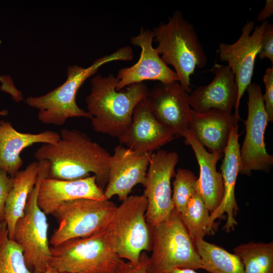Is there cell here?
<instances>
[{
	"label": "cell",
	"instance_id": "obj_7",
	"mask_svg": "<svg viewBox=\"0 0 273 273\" xmlns=\"http://www.w3.org/2000/svg\"><path fill=\"white\" fill-rule=\"evenodd\" d=\"M105 229L51 246L50 266L66 273H114L123 260L111 248Z\"/></svg>",
	"mask_w": 273,
	"mask_h": 273
},
{
	"label": "cell",
	"instance_id": "obj_1",
	"mask_svg": "<svg viewBox=\"0 0 273 273\" xmlns=\"http://www.w3.org/2000/svg\"><path fill=\"white\" fill-rule=\"evenodd\" d=\"M59 134L57 143L42 144L34 155L38 161L49 162L48 177L73 180L93 173L98 185L104 190L108 179L109 152L79 130L63 128Z\"/></svg>",
	"mask_w": 273,
	"mask_h": 273
},
{
	"label": "cell",
	"instance_id": "obj_5",
	"mask_svg": "<svg viewBox=\"0 0 273 273\" xmlns=\"http://www.w3.org/2000/svg\"><path fill=\"white\" fill-rule=\"evenodd\" d=\"M150 228L152 254L147 273H166L175 268L203 269L195 245L175 208L167 218Z\"/></svg>",
	"mask_w": 273,
	"mask_h": 273
},
{
	"label": "cell",
	"instance_id": "obj_12",
	"mask_svg": "<svg viewBox=\"0 0 273 273\" xmlns=\"http://www.w3.org/2000/svg\"><path fill=\"white\" fill-rule=\"evenodd\" d=\"M178 162L174 151L159 150L151 155L143 194L147 201L146 219L150 228L167 218L174 209L171 179Z\"/></svg>",
	"mask_w": 273,
	"mask_h": 273
},
{
	"label": "cell",
	"instance_id": "obj_30",
	"mask_svg": "<svg viewBox=\"0 0 273 273\" xmlns=\"http://www.w3.org/2000/svg\"><path fill=\"white\" fill-rule=\"evenodd\" d=\"M149 256L143 252L139 261L136 263L123 260L120 263L114 273H147Z\"/></svg>",
	"mask_w": 273,
	"mask_h": 273
},
{
	"label": "cell",
	"instance_id": "obj_15",
	"mask_svg": "<svg viewBox=\"0 0 273 273\" xmlns=\"http://www.w3.org/2000/svg\"><path fill=\"white\" fill-rule=\"evenodd\" d=\"M152 154H139L121 145L115 147L110 158L108 179L104 190L106 198L109 200L117 196L122 201L135 186H144Z\"/></svg>",
	"mask_w": 273,
	"mask_h": 273
},
{
	"label": "cell",
	"instance_id": "obj_6",
	"mask_svg": "<svg viewBox=\"0 0 273 273\" xmlns=\"http://www.w3.org/2000/svg\"><path fill=\"white\" fill-rule=\"evenodd\" d=\"M144 195L128 196L116 208L105 229L108 243L122 259L136 263L143 252L151 251L152 235L145 213Z\"/></svg>",
	"mask_w": 273,
	"mask_h": 273
},
{
	"label": "cell",
	"instance_id": "obj_23",
	"mask_svg": "<svg viewBox=\"0 0 273 273\" xmlns=\"http://www.w3.org/2000/svg\"><path fill=\"white\" fill-rule=\"evenodd\" d=\"M38 162L34 161L13 177V186L8 195L5 204V218L9 237L14 240L17 221L24 214L29 195L37 179Z\"/></svg>",
	"mask_w": 273,
	"mask_h": 273
},
{
	"label": "cell",
	"instance_id": "obj_20",
	"mask_svg": "<svg viewBox=\"0 0 273 273\" xmlns=\"http://www.w3.org/2000/svg\"><path fill=\"white\" fill-rule=\"evenodd\" d=\"M239 120L234 114L214 109L198 112L191 108L188 129L209 152L223 153L231 131Z\"/></svg>",
	"mask_w": 273,
	"mask_h": 273
},
{
	"label": "cell",
	"instance_id": "obj_25",
	"mask_svg": "<svg viewBox=\"0 0 273 273\" xmlns=\"http://www.w3.org/2000/svg\"><path fill=\"white\" fill-rule=\"evenodd\" d=\"M246 273H273V242H249L234 249Z\"/></svg>",
	"mask_w": 273,
	"mask_h": 273
},
{
	"label": "cell",
	"instance_id": "obj_16",
	"mask_svg": "<svg viewBox=\"0 0 273 273\" xmlns=\"http://www.w3.org/2000/svg\"><path fill=\"white\" fill-rule=\"evenodd\" d=\"M175 138L172 130L156 119L146 99L135 107L130 123L118 139L120 145L143 154L153 153Z\"/></svg>",
	"mask_w": 273,
	"mask_h": 273
},
{
	"label": "cell",
	"instance_id": "obj_31",
	"mask_svg": "<svg viewBox=\"0 0 273 273\" xmlns=\"http://www.w3.org/2000/svg\"><path fill=\"white\" fill-rule=\"evenodd\" d=\"M260 60L268 59L273 63V25L268 23L263 32L261 46L258 54Z\"/></svg>",
	"mask_w": 273,
	"mask_h": 273
},
{
	"label": "cell",
	"instance_id": "obj_35",
	"mask_svg": "<svg viewBox=\"0 0 273 273\" xmlns=\"http://www.w3.org/2000/svg\"><path fill=\"white\" fill-rule=\"evenodd\" d=\"M1 43V41H0ZM3 77H0V81L2 82V84H4L5 82L6 81L7 79V77L5 76V78H3ZM8 114V111L6 110H3L0 111V116H6Z\"/></svg>",
	"mask_w": 273,
	"mask_h": 273
},
{
	"label": "cell",
	"instance_id": "obj_8",
	"mask_svg": "<svg viewBox=\"0 0 273 273\" xmlns=\"http://www.w3.org/2000/svg\"><path fill=\"white\" fill-rule=\"evenodd\" d=\"M36 184L27 199L24 214L16 222L14 240L22 247L26 265L32 273H44L50 266L51 251L46 214L39 207L37 198L41 180L48 177L50 163L38 161Z\"/></svg>",
	"mask_w": 273,
	"mask_h": 273
},
{
	"label": "cell",
	"instance_id": "obj_13",
	"mask_svg": "<svg viewBox=\"0 0 273 273\" xmlns=\"http://www.w3.org/2000/svg\"><path fill=\"white\" fill-rule=\"evenodd\" d=\"M153 31L143 27L141 28L138 35L130 38L133 45L141 49L140 57L134 65L118 71L116 76L118 80L117 90L146 80L164 83L178 81L176 73L164 62L153 48Z\"/></svg>",
	"mask_w": 273,
	"mask_h": 273
},
{
	"label": "cell",
	"instance_id": "obj_26",
	"mask_svg": "<svg viewBox=\"0 0 273 273\" xmlns=\"http://www.w3.org/2000/svg\"><path fill=\"white\" fill-rule=\"evenodd\" d=\"M179 214L194 243L214 233V226L210 223V211L199 189L190 200L185 211Z\"/></svg>",
	"mask_w": 273,
	"mask_h": 273
},
{
	"label": "cell",
	"instance_id": "obj_36",
	"mask_svg": "<svg viewBox=\"0 0 273 273\" xmlns=\"http://www.w3.org/2000/svg\"><path fill=\"white\" fill-rule=\"evenodd\" d=\"M44 273H66V272L59 271L56 270V269L53 268L50 266H49Z\"/></svg>",
	"mask_w": 273,
	"mask_h": 273
},
{
	"label": "cell",
	"instance_id": "obj_14",
	"mask_svg": "<svg viewBox=\"0 0 273 273\" xmlns=\"http://www.w3.org/2000/svg\"><path fill=\"white\" fill-rule=\"evenodd\" d=\"M189 93L178 81L158 82L149 90L147 100L156 119L169 128L176 137L189 129L191 108Z\"/></svg>",
	"mask_w": 273,
	"mask_h": 273
},
{
	"label": "cell",
	"instance_id": "obj_9",
	"mask_svg": "<svg viewBox=\"0 0 273 273\" xmlns=\"http://www.w3.org/2000/svg\"><path fill=\"white\" fill-rule=\"evenodd\" d=\"M116 207L108 199H81L63 203L52 214L58 226L49 243L55 247L68 240L89 237L103 230Z\"/></svg>",
	"mask_w": 273,
	"mask_h": 273
},
{
	"label": "cell",
	"instance_id": "obj_11",
	"mask_svg": "<svg viewBox=\"0 0 273 273\" xmlns=\"http://www.w3.org/2000/svg\"><path fill=\"white\" fill-rule=\"evenodd\" d=\"M268 21L255 26L252 20H247L243 26L239 38L233 43H220L217 52L220 61L226 62L234 74L238 94L235 106V116L239 119L241 99L251 83L256 58L261 46L264 30Z\"/></svg>",
	"mask_w": 273,
	"mask_h": 273
},
{
	"label": "cell",
	"instance_id": "obj_22",
	"mask_svg": "<svg viewBox=\"0 0 273 273\" xmlns=\"http://www.w3.org/2000/svg\"><path fill=\"white\" fill-rule=\"evenodd\" d=\"M185 143L191 146L199 166V191L210 212L220 204L224 188L222 175L216 170V164L222 153L208 152L188 129L185 133Z\"/></svg>",
	"mask_w": 273,
	"mask_h": 273
},
{
	"label": "cell",
	"instance_id": "obj_28",
	"mask_svg": "<svg viewBox=\"0 0 273 273\" xmlns=\"http://www.w3.org/2000/svg\"><path fill=\"white\" fill-rule=\"evenodd\" d=\"M174 177L172 200L174 208L181 213L198 191V177L192 171L180 168L177 169Z\"/></svg>",
	"mask_w": 273,
	"mask_h": 273
},
{
	"label": "cell",
	"instance_id": "obj_10",
	"mask_svg": "<svg viewBox=\"0 0 273 273\" xmlns=\"http://www.w3.org/2000/svg\"><path fill=\"white\" fill-rule=\"evenodd\" d=\"M248 115L245 121L246 134L240 148L241 174L250 175L252 171L268 172L273 165L264 142L268 122L260 84L253 82L247 87Z\"/></svg>",
	"mask_w": 273,
	"mask_h": 273
},
{
	"label": "cell",
	"instance_id": "obj_18",
	"mask_svg": "<svg viewBox=\"0 0 273 273\" xmlns=\"http://www.w3.org/2000/svg\"><path fill=\"white\" fill-rule=\"evenodd\" d=\"M210 71L214 74L212 80L189 95L190 106L198 112L214 109L232 113L238 94L234 74L228 65L217 62Z\"/></svg>",
	"mask_w": 273,
	"mask_h": 273
},
{
	"label": "cell",
	"instance_id": "obj_33",
	"mask_svg": "<svg viewBox=\"0 0 273 273\" xmlns=\"http://www.w3.org/2000/svg\"><path fill=\"white\" fill-rule=\"evenodd\" d=\"M273 14V1L266 0L264 8L257 16L256 20L263 22L267 20Z\"/></svg>",
	"mask_w": 273,
	"mask_h": 273
},
{
	"label": "cell",
	"instance_id": "obj_29",
	"mask_svg": "<svg viewBox=\"0 0 273 273\" xmlns=\"http://www.w3.org/2000/svg\"><path fill=\"white\" fill-rule=\"evenodd\" d=\"M265 93L263 95L265 109L268 122L273 121V67L267 68L263 77Z\"/></svg>",
	"mask_w": 273,
	"mask_h": 273
},
{
	"label": "cell",
	"instance_id": "obj_32",
	"mask_svg": "<svg viewBox=\"0 0 273 273\" xmlns=\"http://www.w3.org/2000/svg\"><path fill=\"white\" fill-rule=\"evenodd\" d=\"M13 183V177L0 169V222L5 220L6 201Z\"/></svg>",
	"mask_w": 273,
	"mask_h": 273
},
{
	"label": "cell",
	"instance_id": "obj_19",
	"mask_svg": "<svg viewBox=\"0 0 273 273\" xmlns=\"http://www.w3.org/2000/svg\"><path fill=\"white\" fill-rule=\"evenodd\" d=\"M239 136V126L236 124L231 131L220 167L224 188L223 199L219 206L210 212V216L211 224L214 226L215 220L226 213V220L223 230L228 233L233 231L238 224L235 218L239 210L235 197V186L241 168Z\"/></svg>",
	"mask_w": 273,
	"mask_h": 273
},
{
	"label": "cell",
	"instance_id": "obj_24",
	"mask_svg": "<svg viewBox=\"0 0 273 273\" xmlns=\"http://www.w3.org/2000/svg\"><path fill=\"white\" fill-rule=\"evenodd\" d=\"M203 269L210 273H246L239 257L223 248L201 239L195 242Z\"/></svg>",
	"mask_w": 273,
	"mask_h": 273
},
{
	"label": "cell",
	"instance_id": "obj_27",
	"mask_svg": "<svg viewBox=\"0 0 273 273\" xmlns=\"http://www.w3.org/2000/svg\"><path fill=\"white\" fill-rule=\"evenodd\" d=\"M0 273H32L26 265L21 246L9 237L5 220L0 222Z\"/></svg>",
	"mask_w": 273,
	"mask_h": 273
},
{
	"label": "cell",
	"instance_id": "obj_34",
	"mask_svg": "<svg viewBox=\"0 0 273 273\" xmlns=\"http://www.w3.org/2000/svg\"><path fill=\"white\" fill-rule=\"evenodd\" d=\"M166 273H198L190 268H175Z\"/></svg>",
	"mask_w": 273,
	"mask_h": 273
},
{
	"label": "cell",
	"instance_id": "obj_4",
	"mask_svg": "<svg viewBox=\"0 0 273 273\" xmlns=\"http://www.w3.org/2000/svg\"><path fill=\"white\" fill-rule=\"evenodd\" d=\"M152 31L157 43L156 51L166 64L174 68L181 87L191 92L192 75L208 62L194 26L176 10L167 22L161 23Z\"/></svg>",
	"mask_w": 273,
	"mask_h": 273
},
{
	"label": "cell",
	"instance_id": "obj_3",
	"mask_svg": "<svg viewBox=\"0 0 273 273\" xmlns=\"http://www.w3.org/2000/svg\"><path fill=\"white\" fill-rule=\"evenodd\" d=\"M133 58L132 49L121 47L112 54L95 60L91 65L83 68L77 65L67 68L65 82L45 95L29 97L26 103L38 110L37 118L45 124L61 126L66 120L73 117L92 119L89 113L77 104V92L84 81L95 74L103 65L115 61H130Z\"/></svg>",
	"mask_w": 273,
	"mask_h": 273
},
{
	"label": "cell",
	"instance_id": "obj_2",
	"mask_svg": "<svg viewBox=\"0 0 273 273\" xmlns=\"http://www.w3.org/2000/svg\"><path fill=\"white\" fill-rule=\"evenodd\" d=\"M118 82L113 74L95 76L90 80V93L85 100L94 129L117 138L130 123L135 107L147 99L149 91L144 82L117 90Z\"/></svg>",
	"mask_w": 273,
	"mask_h": 273
},
{
	"label": "cell",
	"instance_id": "obj_21",
	"mask_svg": "<svg viewBox=\"0 0 273 273\" xmlns=\"http://www.w3.org/2000/svg\"><path fill=\"white\" fill-rule=\"evenodd\" d=\"M60 134L52 130L37 133L21 132L11 123L0 120V169L14 177L23 164L20 157L22 151L35 144H56Z\"/></svg>",
	"mask_w": 273,
	"mask_h": 273
},
{
	"label": "cell",
	"instance_id": "obj_17",
	"mask_svg": "<svg viewBox=\"0 0 273 273\" xmlns=\"http://www.w3.org/2000/svg\"><path fill=\"white\" fill-rule=\"evenodd\" d=\"M81 199H107L94 175L73 180L44 177L39 186L37 202L47 215L53 214L64 203Z\"/></svg>",
	"mask_w": 273,
	"mask_h": 273
}]
</instances>
